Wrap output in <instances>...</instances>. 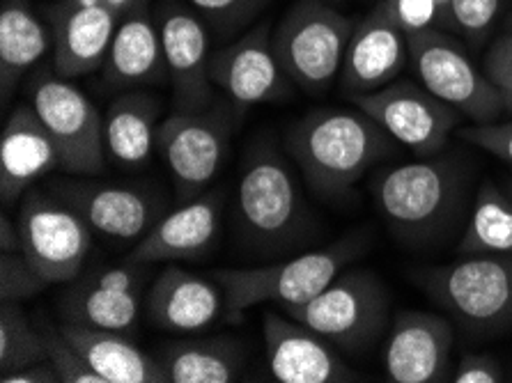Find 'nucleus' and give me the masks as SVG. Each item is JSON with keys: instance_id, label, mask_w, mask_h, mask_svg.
Returning a JSON list of instances; mask_svg holds the SVG:
<instances>
[{"instance_id": "obj_34", "label": "nucleus", "mask_w": 512, "mask_h": 383, "mask_svg": "<svg viewBox=\"0 0 512 383\" xmlns=\"http://www.w3.org/2000/svg\"><path fill=\"white\" fill-rule=\"evenodd\" d=\"M457 136L480 150L494 154L496 159L512 166V120L510 122H480L457 129Z\"/></svg>"}, {"instance_id": "obj_36", "label": "nucleus", "mask_w": 512, "mask_h": 383, "mask_svg": "<svg viewBox=\"0 0 512 383\" xmlns=\"http://www.w3.org/2000/svg\"><path fill=\"white\" fill-rule=\"evenodd\" d=\"M386 5L407 35L437 28L434 0H386Z\"/></svg>"}, {"instance_id": "obj_32", "label": "nucleus", "mask_w": 512, "mask_h": 383, "mask_svg": "<svg viewBox=\"0 0 512 383\" xmlns=\"http://www.w3.org/2000/svg\"><path fill=\"white\" fill-rule=\"evenodd\" d=\"M49 283L35 271L23 253H0V301H28Z\"/></svg>"}, {"instance_id": "obj_23", "label": "nucleus", "mask_w": 512, "mask_h": 383, "mask_svg": "<svg viewBox=\"0 0 512 383\" xmlns=\"http://www.w3.org/2000/svg\"><path fill=\"white\" fill-rule=\"evenodd\" d=\"M60 198L79 211L92 230L115 241L141 239L157 216L150 195L129 186L74 184L62 189Z\"/></svg>"}, {"instance_id": "obj_31", "label": "nucleus", "mask_w": 512, "mask_h": 383, "mask_svg": "<svg viewBox=\"0 0 512 383\" xmlns=\"http://www.w3.org/2000/svg\"><path fill=\"white\" fill-rule=\"evenodd\" d=\"M42 331L46 340V361L56 367L60 383H106L79 347L62 333L60 326L44 324Z\"/></svg>"}, {"instance_id": "obj_12", "label": "nucleus", "mask_w": 512, "mask_h": 383, "mask_svg": "<svg viewBox=\"0 0 512 383\" xmlns=\"http://www.w3.org/2000/svg\"><path fill=\"white\" fill-rule=\"evenodd\" d=\"M145 0H58L51 7L53 62L60 76L76 78L104 67L124 17Z\"/></svg>"}, {"instance_id": "obj_5", "label": "nucleus", "mask_w": 512, "mask_h": 383, "mask_svg": "<svg viewBox=\"0 0 512 383\" xmlns=\"http://www.w3.org/2000/svg\"><path fill=\"white\" fill-rule=\"evenodd\" d=\"M354 23L322 0H299L285 12L274 35L283 72L301 90L320 95L340 74Z\"/></svg>"}, {"instance_id": "obj_35", "label": "nucleus", "mask_w": 512, "mask_h": 383, "mask_svg": "<svg viewBox=\"0 0 512 383\" xmlns=\"http://www.w3.org/2000/svg\"><path fill=\"white\" fill-rule=\"evenodd\" d=\"M485 69L487 78L499 90L503 111L512 115V33L501 35L485 53Z\"/></svg>"}, {"instance_id": "obj_25", "label": "nucleus", "mask_w": 512, "mask_h": 383, "mask_svg": "<svg viewBox=\"0 0 512 383\" xmlns=\"http://www.w3.org/2000/svg\"><path fill=\"white\" fill-rule=\"evenodd\" d=\"M60 328L106 383H168L159 358L145 354L124 333L74 322Z\"/></svg>"}, {"instance_id": "obj_37", "label": "nucleus", "mask_w": 512, "mask_h": 383, "mask_svg": "<svg viewBox=\"0 0 512 383\" xmlns=\"http://www.w3.org/2000/svg\"><path fill=\"white\" fill-rule=\"evenodd\" d=\"M455 383H501L503 367L490 354H467L453 372Z\"/></svg>"}, {"instance_id": "obj_38", "label": "nucleus", "mask_w": 512, "mask_h": 383, "mask_svg": "<svg viewBox=\"0 0 512 383\" xmlns=\"http://www.w3.org/2000/svg\"><path fill=\"white\" fill-rule=\"evenodd\" d=\"M0 383H60V377L49 361H40L35 365L21 367L17 372L3 374Z\"/></svg>"}, {"instance_id": "obj_28", "label": "nucleus", "mask_w": 512, "mask_h": 383, "mask_svg": "<svg viewBox=\"0 0 512 383\" xmlns=\"http://www.w3.org/2000/svg\"><path fill=\"white\" fill-rule=\"evenodd\" d=\"M168 383H232L242 377L244 351L235 340L175 342L159 356Z\"/></svg>"}, {"instance_id": "obj_6", "label": "nucleus", "mask_w": 512, "mask_h": 383, "mask_svg": "<svg viewBox=\"0 0 512 383\" xmlns=\"http://www.w3.org/2000/svg\"><path fill=\"white\" fill-rule=\"evenodd\" d=\"M287 315L331 345L347 351L370 347L389 319V292L370 271H347L324 287L313 301L287 308Z\"/></svg>"}, {"instance_id": "obj_42", "label": "nucleus", "mask_w": 512, "mask_h": 383, "mask_svg": "<svg viewBox=\"0 0 512 383\" xmlns=\"http://www.w3.org/2000/svg\"><path fill=\"white\" fill-rule=\"evenodd\" d=\"M506 193H508V195H510V198H512V182L508 184V191H506Z\"/></svg>"}, {"instance_id": "obj_9", "label": "nucleus", "mask_w": 512, "mask_h": 383, "mask_svg": "<svg viewBox=\"0 0 512 383\" xmlns=\"http://www.w3.org/2000/svg\"><path fill=\"white\" fill-rule=\"evenodd\" d=\"M19 230L23 255L46 283L69 285L81 276L92 246V228L69 202L40 193L28 195Z\"/></svg>"}, {"instance_id": "obj_20", "label": "nucleus", "mask_w": 512, "mask_h": 383, "mask_svg": "<svg viewBox=\"0 0 512 383\" xmlns=\"http://www.w3.org/2000/svg\"><path fill=\"white\" fill-rule=\"evenodd\" d=\"M219 225V195H196L154 223L131 250L127 260L147 264V267L157 262L196 260L212 248Z\"/></svg>"}, {"instance_id": "obj_19", "label": "nucleus", "mask_w": 512, "mask_h": 383, "mask_svg": "<svg viewBox=\"0 0 512 383\" xmlns=\"http://www.w3.org/2000/svg\"><path fill=\"white\" fill-rule=\"evenodd\" d=\"M212 81L239 108L278 101L290 90L267 26H258L223 49L212 60Z\"/></svg>"}, {"instance_id": "obj_11", "label": "nucleus", "mask_w": 512, "mask_h": 383, "mask_svg": "<svg viewBox=\"0 0 512 383\" xmlns=\"http://www.w3.org/2000/svg\"><path fill=\"white\" fill-rule=\"evenodd\" d=\"M352 101L395 143L409 147L421 159L441 152L460 122L453 106L414 81H393L382 90Z\"/></svg>"}, {"instance_id": "obj_2", "label": "nucleus", "mask_w": 512, "mask_h": 383, "mask_svg": "<svg viewBox=\"0 0 512 383\" xmlns=\"http://www.w3.org/2000/svg\"><path fill=\"white\" fill-rule=\"evenodd\" d=\"M384 221L409 241H425L451 221L462 198V175L444 159H418L384 170L372 182Z\"/></svg>"}, {"instance_id": "obj_1", "label": "nucleus", "mask_w": 512, "mask_h": 383, "mask_svg": "<svg viewBox=\"0 0 512 383\" xmlns=\"http://www.w3.org/2000/svg\"><path fill=\"white\" fill-rule=\"evenodd\" d=\"M395 140L359 108L315 111L287 134V150L313 186L327 198L345 195L368 170L391 154Z\"/></svg>"}, {"instance_id": "obj_30", "label": "nucleus", "mask_w": 512, "mask_h": 383, "mask_svg": "<svg viewBox=\"0 0 512 383\" xmlns=\"http://www.w3.org/2000/svg\"><path fill=\"white\" fill-rule=\"evenodd\" d=\"M46 361L42 328H35L19 303L0 301V377Z\"/></svg>"}, {"instance_id": "obj_16", "label": "nucleus", "mask_w": 512, "mask_h": 383, "mask_svg": "<svg viewBox=\"0 0 512 383\" xmlns=\"http://www.w3.org/2000/svg\"><path fill=\"white\" fill-rule=\"evenodd\" d=\"M409 60V37L389 10L386 0L354 28L349 39L340 85L349 97L370 95L393 83Z\"/></svg>"}, {"instance_id": "obj_39", "label": "nucleus", "mask_w": 512, "mask_h": 383, "mask_svg": "<svg viewBox=\"0 0 512 383\" xmlns=\"http://www.w3.org/2000/svg\"><path fill=\"white\" fill-rule=\"evenodd\" d=\"M189 3L212 19L235 17L239 10H244L248 0H189Z\"/></svg>"}, {"instance_id": "obj_7", "label": "nucleus", "mask_w": 512, "mask_h": 383, "mask_svg": "<svg viewBox=\"0 0 512 383\" xmlns=\"http://www.w3.org/2000/svg\"><path fill=\"white\" fill-rule=\"evenodd\" d=\"M30 106L40 115L60 152V170L69 175H99L104 170V117L97 106L60 76L42 69L30 88Z\"/></svg>"}, {"instance_id": "obj_22", "label": "nucleus", "mask_w": 512, "mask_h": 383, "mask_svg": "<svg viewBox=\"0 0 512 383\" xmlns=\"http://www.w3.org/2000/svg\"><path fill=\"white\" fill-rule=\"evenodd\" d=\"M56 168H60L56 140L44 127L33 106H17L7 117L3 136H0V193H3V200H17L30 184Z\"/></svg>"}, {"instance_id": "obj_8", "label": "nucleus", "mask_w": 512, "mask_h": 383, "mask_svg": "<svg viewBox=\"0 0 512 383\" xmlns=\"http://www.w3.org/2000/svg\"><path fill=\"white\" fill-rule=\"evenodd\" d=\"M409 37V60L414 72L434 97L446 101L471 122H494L503 113L499 90L483 69L473 65L469 53L439 28Z\"/></svg>"}, {"instance_id": "obj_29", "label": "nucleus", "mask_w": 512, "mask_h": 383, "mask_svg": "<svg viewBox=\"0 0 512 383\" xmlns=\"http://www.w3.org/2000/svg\"><path fill=\"white\" fill-rule=\"evenodd\" d=\"M457 253L512 255V198L496 184L483 182L478 189Z\"/></svg>"}, {"instance_id": "obj_21", "label": "nucleus", "mask_w": 512, "mask_h": 383, "mask_svg": "<svg viewBox=\"0 0 512 383\" xmlns=\"http://www.w3.org/2000/svg\"><path fill=\"white\" fill-rule=\"evenodd\" d=\"M226 294L216 280H207L175 264L161 269L147 296L152 324L170 333H198L214 324L226 308Z\"/></svg>"}, {"instance_id": "obj_43", "label": "nucleus", "mask_w": 512, "mask_h": 383, "mask_svg": "<svg viewBox=\"0 0 512 383\" xmlns=\"http://www.w3.org/2000/svg\"><path fill=\"white\" fill-rule=\"evenodd\" d=\"M508 33H512V19H510V30H508Z\"/></svg>"}, {"instance_id": "obj_26", "label": "nucleus", "mask_w": 512, "mask_h": 383, "mask_svg": "<svg viewBox=\"0 0 512 383\" xmlns=\"http://www.w3.org/2000/svg\"><path fill=\"white\" fill-rule=\"evenodd\" d=\"M159 101L143 92H127L104 115L106 154L127 168L150 161L159 134Z\"/></svg>"}, {"instance_id": "obj_40", "label": "nucleus", "mask_w": 512, "mask_h": 383, "mask_svg": "<svg viewBox=\"0 0 512 383\" xmlns=\"http://www.w3.org/2000/svg\"><path fill=\"white\" fill-rule=\"evenodd\" d=\"M0 253H23L19 223L14 225L7 214L0 216Z\"/></svg>"}, {"instance_id": "obj_14", "label": "nucleus", "mask_w": 512, "mask_h": 383, "mask_svg": "<svg viewBox=\"0 0 512 383\" xmlns=\"http://www.w3.org/2000/svg\"><path fill=\"white\" fill-rule=\"evenodd\" d=\"M157 26L173 85L175 111H205L214 101L207 30L196 14L168 0L159 7Z\"/></svg>"}, {"instance_id": "obj_41", "label": "nucleus", "mask_w": 512, "mask_h": 383, "mask_svg": "<svg viewBox=\"0 0 512 383\" xmlns=\"http://www.w3.org/2000/svg\"><path fill=\"white\" fill-rule=\"evenodd\" d=\"M437 7V28L453 30V0H434Z\"/></svg>"}, {"instance_id": "obj_24", "label": "nucleus", "mask_w": 512, "mask_h": 383, "mask_svg": "<svg viewBox=\"0 0 512 383\" xmlns=\"http://www.w3.org/2000/svg\"><path fill=\"white\" fill-rule=\"evenodd\" d=\"M164 74H168V69L159 26L145 3H141L115 30L104 62V78L115 88H134L159 81Z\"/></svg>"}, {"instance_id": "obj_13", "label": "nucleus", "mask_w": 512, "mask_h": 383, "mask_svg": "<svg viewBox=\"0 0 512 383\" xmlns=\"http://www.w3.org/2000/svg\"><path fill=\"white\" fill-rule=\"evenodd\" d=\"M244 230L260 241H283L301 221V195L281 154L262 145L248 156L237 189Z\"/></svg>"}, {"instance_id": "obj_10", "label": "nucleus", "mask_w": 512, "mask_h": 383, "mask_svg": "<svg viewBox=\"0 0 512 383\" xmlns=\"http://www.w3.org/2000/svg\"><path fill=\"white\" fill-rule=\"evenodd\" d=\"M226 111H175L159 124L157 147L180 198L189 200L219 175L228 152Z\"/></svg>"}, {"instance_id": "obj_17", "label": "nucleus", "mask_w": 512, "mask_h": 383, "mask_svg": "<svg viewBox=\"0 0 512 383\" xmlns=\"http://www.w3.org/2000/svg\"><path fill=\"white\" fill-rule=\"evenodd\" d=\"M267 363L281 383H347L361 377L349 367L322 335L290 315L265 312L262 319Z\"/></svg>"}, {"instance_id": "obj_15", "label": "nucleus", "mask_w": 512, "mask_h": 383, "mask_svg": "<svg viewBox=\"0 0 512 383\" xmlns=\"http://www.w3.org/2000/svg\"><path fill=\"white\" fill-rule=\"evenodd\" d=\"M147 264L124 262L120 267L83 271L62 296L67 322L127 333L136 326Z\"/></svg>"}, {"instance_id": "obj_27", "label": "nucleus", "mask_w": 512, "mask_h": 383, "mask_svg": "<svg viewBox=\"0 0 512 383\" xmlns=\"http://www.w3.org/2000/svg\"><path fill=\"white\" fill-rule=\"evenodd\" d=\"M53 49L51 30L30 10L26 0H5L0 12V85L10 101L21 76Z\"/></svg>"}, {"instance_id": "obj_18", "label": "nucleus", "mask_w": 512, "mask_h": 383, "mask_svg": "<svg viewBox=\"0 0 512 383\" xmlns=\"http://www.w3.org/2000/svg\"><path fill=\"white\" fill-rule=\"evenodd\" d=\"M455 331L432 312L405 310L393 319L384 365L393 383H439L451 374Z\"/></svg>"}, {"instance_id": "obj_33", "label": "nucleus", "mask_w": 512, "mask_h": 383, "mask_svg": "<svg viewBox=\"0 0 512 383\" xmlns=\"http://www.w3.org/2000/svg\"><path fill=\"white\" fill-rule=\"evenodd\" d=\"M499 12L501 0H453V30L471 44H480L490 35Z\"/></svg>"}, {"instance_id": "obj_3", "label": "nucleus", "mask_w": 512, "mask_h": 383, "mask_svg": "<svg viewBox=\"0 0 512 383\" xmlns=\"http://www.w3.org/2000/svg\"><path fill=\"white\" fill-rule=\"evenodd\" d=\"M356 255H359V244L347 239L267 267L219 269L212 278L223 287L228 310L235 315L262 303H278L287 310L313 301Z\"/></svg>"}, {"instance_id": "obj_4", "label": "nucleus", "mask_w": 512, "mask_h": 383, "mask_svg": "<svg viewBox=\"0 0 512 383\" xmlns=\"http://www.w3.org/2000/svg\"><path fill=\"white\" fill-rule=\"evenodd\" d=\"M418 283L469 331L512 328V255H464L462 262L421 271Z\"/></svg>"}]
</instances>
